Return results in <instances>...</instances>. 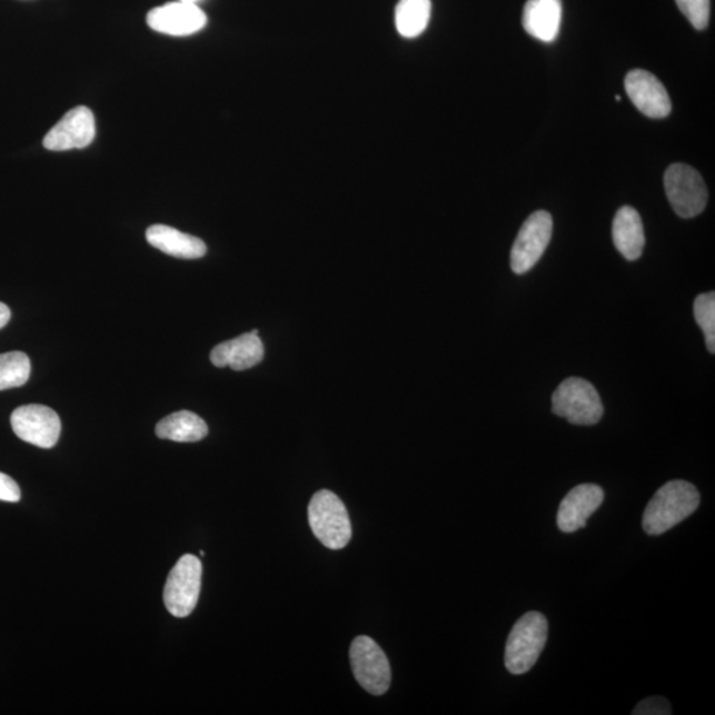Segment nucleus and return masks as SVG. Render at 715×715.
I'll return each mask as SVG.
<instances>
[{
    "label": "nucleus",
    "mask_w": 715,
    "mask_h": 715,
    "mask_svg": "<svg viewBox=\"0 0 715 715\" xmlns=\"http://www.w3.org/2000/svg\"><path fill=\"white\" fill-rule=\"evenodd\" d=\"M146 239L149 245L159 251L178 259H200L207 254V246L203 240L196 236L178 231V229L156 225L148 228Z\"/></svg>",
    "instance_id": "nucleus-16"
},
{
    "label": "nucleus",
    "mask_w": 715,
    "mask_h": 715,
    "mask_svg": "<svg viewBox=\"0 0 715 715\" xmlns=\"http://www.w3.org/2000/svg\"><path fill=\"white\" fill-rule=\"evenodd\" d=\"M11 310L6 304L0 302V329H3L10 322Z\"/></svg>",
    "instance_id": "nucleus-25"
},
{
    "label": "nucleus",
    "mask_w": 715,
    "mask_h": 715,
    "mask_svg": "<svg viewBox=\"0 0 715 715\" xmlns=\"http://www.w3.org/2000/svg\"><path fill=\"white\" fill-rule=\"evenodd\" d=\"M687 20L696 30H705L711 19V0H676Z\"/></svg>",
    "instance_id": "nucleus-22"
},
{
    "label": "nucleus",
    "mask_w": 715,
    "mask_h": 715,
    "mask_svg": "<svg viewBox=\"0 0 715 715\" xmlns=\"http://www.w3.org/2000/svg\"><path fill=\"white\" fill-rule=\"evenodd\" d=\"M627 95L640 112L651 118H665L671 115L672 103L668 92L656 76L634 69L627 75Z\"/></svg>",
    "instance_id": "nucleus-12"
},
{
    "label": "nucleus",
    "mask_w": 715,
    "mask_h": 715,
    "mask_svg": "<svg viewBox=\"0 0 715 715\" xmlns=\"http://www.w3.org/2000/svg\"><path fill=\"white\" fill-rule=\"evenodd\" d=\"M553 413L575 426L598 425L604 414L600 395L586 379L567 378L553 394Z\"/></svg>",
    "instance_id": "nucleus-4"
},
{
    "label": "nucleus",
    "mask_w": 715,
    "mask_h": 715,
    "mask_svg": "<svg viewBox=\"0 0 715 715\" xmlns=\"http://www.w3.org/2000/svg\"><path fill=\"white\" fill-rule=\"evenodd\" d=\"M159 439L177 443H196L208 435L206 421L190 411L173 413L162 419L156 427Z\"/></svg>",
    "instance_id": "nucleus-18"
},
{
    "label": "nucleus",
    "mask_w": 715,
    "mask_h": 715,
    "mask_svg": "<svg viewBox=\"0 0 715 715\" xmlns=\"http://www.w3.org/2000/svg\"><path fill=\"white\" fill-rule=\"evenodd\" d=\"M430 10V0H399L395 10V24L403 38L414 39L427 30Z\"/></svg>",
    "instance_id": "nucleus-19"
},
{
    "label": "nucleus",
    "mask_w": 715,
    "mask_h": 715,
    "mask_svg": "<svg viewBox=\"0 0 715 715\" xmlns=\"http://www.w3.org/2000/svg\"><path fill=\"white\" fill-rule=\"evenodd\" d=\"M604 502V491L598 485L582 484L567 493L560 503L557 524L564 533H575L586 526L587 519Z\"/></svg>",
    "instance_id": "nucleus-13"
},
{
    "label": "nucleus",
    "mask_w": 715,
    "mask_h": 715,
    "mask_svg": "<svg viewBox=\"0 0 715 715\" xmlns=\"http://www.w3.org/2000/svg\"><path fill=\"white\" fill-rule=\"evenodd\" d=\"M699 503V493L693 484L684 480L666 483L645 508L643 529L648 536H662L692 516Z\"/></svg>",
    "instance_id": "nucleus-1"
},
{
    "label": "nucleus",
    "mask_w": 715,
    "mask_h": 715,
    "mask_svg": "<svg viewBox=\"0 0 715 715\" xmlns=\"http://www.w3.org/2000/svg\"><path fill=\"white\" fill-rule=\"evenodd\" d=\"M179 2L197 4L198 0H179Z\"/></svg>",
    "instance_id": "nucleus-26"
},
{
    "label": "nucleus",
    "mask_w": 715,
    "mask_h": 715,
    "mask_svg": "<svg viewBox=\"0 0 715 715\" xmlns=\"http://www.w3.org/2000/svg\"><path fill=\"white\" fill-rule=\"evenodd\" d=\"M664 186L666 197L679 218L691 219L705 210L709 193L701 173L691 166L672 165L665 171Z\"/></svg>",
    "instance_id": "nucleus-5"
},
{
    "label": "nucleus",
    "mask_w": 715,
    "mask_h": 715,
    "mask_svg": "<svg viewBox=\"0 0 715 715\" xmlns=\"http://www.w3.org/2000/svg\"><path fill=\"white\" fill-rule=\"evenodd\" d=\"M201 562L186 554L177 562L163 589V602L176 617H187L196 609L201 587Z\"/></svg>",
    "instance_id": "nucleus-6"
},
{
    "label": "nucleus",
    "mask_w": 715,
    "mask_h": 715,
    "mask_svg": "<svg viewBox=\"0 0 715 715\" xmlns=\"http://www.w3.org/2000/svg\"><path fill=\"white\" fill-rule=\"evenodd\" d=\"M309 525L316 538L330 550H341L352 536L349 513L342 499L330 490H319L309 504Z\"/></svg>",
    "instance_id": "nucleus-3"
},
{
    "label": "nucleus",
    "mask_w": 715,
    "mask_h": 715,
    "mask_svg": "<svg viewBox=\"0 0 715 715\" xmlns=\"http://www.w3.org/2000/svg\"><path fill=\"white\" fill-rule=\"evenodd\" d=\"M562 13V0H527L523 17L524 29L544 43H553L560 31Z\"/></svg>",
    "instance_id": "nucleus-15"
},
{
    "label": "nucleus",
    "mask_w": 715,
    "mask_h": 715,
    "mask_svg": "<svg viewBox=\"0 0 715 715\" xmlns=\"http://www.w3.org/2000/svg\"><path fill=\"white\" fill-rule=\"evenodd\" d=\"M148 24L151 30L171 37H189L205 29L207 16L197 4L172 2L151 10Z\"/></svg>",
    "instance_id": "nucleus-11"
},
{
    "label": "nucleus",
    "mask_w": 715,
    "mask_h": 715,
    "mask_svg": "<svg viewBox=\"0 0 715 715\" xmlns=\"http://www.w3.org/2000/svg\"><path fill=\"white\" fill-rule=\"evenodd\" d=\"M96 123L92 110L78 107L61 118L44 137V148L51 151L85 149L93 142Z\"/></svg>",
    "instance_id": "nucleus-10"
},
{
    "label": "nucleus",
    "mask_w": 715,
    "mask_h": 715,
    "mask_svg": "<svg viewBox=\"0 0 715 715\" xmlns=\"http://www.w3.org/2000/svg\"><path fill=\"white\" fill-rule=\"evenodd\" d=\"M634 715H669L671 704L664 697L645 698L632 712Z\"/></svg>",
    "instance_id": "nucleus-23"
},
{
    "label": "nucleus",
    "mask_w": 715,
    "mask_h": 715,
    "mask_svg": "<svg viewBox=\"0 0 715 715\" xmlns=\"http://www.w3.org/2000/svg\"><path fill=\"white\" fill-rule=\"evenodd\" d=\"M694 318L703 329L707 350L715 352V294L699 295L694 301Z\"/></svg>",
    "instance_id": "nucleus-21"
},
{
    "label": "nucleus",
    "mask_w": 715,
    "mask_h": 715,
    "mask_svg": "<svg viewBox=\"0 0 715 715\" xmlns=\"http://www.w3.org/2000/svg\"><path fill=\"white\" fill-rule=\"evenodd\" d=\"M11 427L19 439L44 449L57 446L61 434L59 415L41 405L17 408L11 415Z\"/></svg>",
    "instance_id": "nucleus-9"
},
{
    "label": "nucleus",
    "mask_w": 715,
    "mask_h": 715,
    "mask_svg": "<svg viewBox=\"0 0 715 715\" xmlns=\"http://www.w3.org/2000/svg\"><path fill=\"white\" fill-rule=\"evenodd\" d=\"M547 634L548 624L543 614L533 610L520 617L506 642V669L516 676L529 672L543 654Z\"/></svg>",
    "instance_id": "nucleus-2"
},
{
    "label": "nucleus",
    "mask_w": 715,
    "mask_h": 715,
    "mask_svg": "<svg viewBox=\"0 0 715 715\" xmlns=\"http://www.w3.org/2000/svg\"><path fill=\"white\" fill-rule=\"evenodd\" d=\"M553 236V218L547 211H537L520 227L510 254V266L516 275H525L543 258Z\"/></svg>",
    "instance_id": "nucleus-8"
},
{
    "label": "nucleus",
    "mask_w": 715,
    "mask_h": 715,
    "mask_svg": "<svg viewBox=\"0 0 715 715\" xmlns=\"http://www.w3.org/2000/svg\"><path fill=\"white\" fill-rule=\"evenodd\" d=\"M613 238L617 251L624 258L629 261L640 258L645 246L644 226L640 213L634 207L624 206L616 212Z\"/></svg>",
    "instance_id": "nucleus-17"
},
{
    "label": "nucleus",
    "mask_w": 715,
    "mask_h": 715,
    "mask_svg": "<svg viewBox=\"0 0 715 715\" xmlns=\"http://www.w3.org/2000/svg\"><path fill=\"white\" fill-rule=\"evenodd\" d=\"M354 676L366 692L381 696L391 684V669L385 652L369 636H358L350 648Z\"/></svg>",
    "instance_id": "nucleus-7"
},
{
    "label": "nucleus",
    "mask_w": 715,
    "mask_h": 715,
    "mask_svg": "<svg viewBox=\"0 0 715 715\" xmlns=\"http://www.w3.org/2000/svg\"><path fill=\"white\" fill-rule=\"evenodd\" d=\"M20 496L22 493H20L19 485L10 476L0 471V502L18 503Z\"/></svg>",
    "instance_id": "nucleus-24"
},
{
    "label": "nucleus",
    "mask_w": 715,
    "mask_h": 715,
    "mask_svg": "<svg viewBox=\"0 0 715 715\" xmlns=\"http://www.w3.org/2000/svg\"><path fill=\"white\" fill-rule=\"evenodd\" d=\"M210 358L212 365L220 367V369L227 366L235 371L252 369L264 358V346L259 331L252 330L231 339V341L215 346Z\"/></svg>",
    "instance_id": "nucleus-14"
},
{
    "label": "nucleus",
    "mask_w": 715,
    "mask_h": 715,
    "mask_svg": "<svg viewBox=\"0 0 715 715\" xmlns=\"http://www.w3.org/2000/svg\"><path fill=\"white\" fill-rule=\"evenodd\" d=\"M31 363L22 351L0 354V391L22 387L29 381Z\"/></svg>",
    "instance_id": "nucleus-20"
}]
</instances>
